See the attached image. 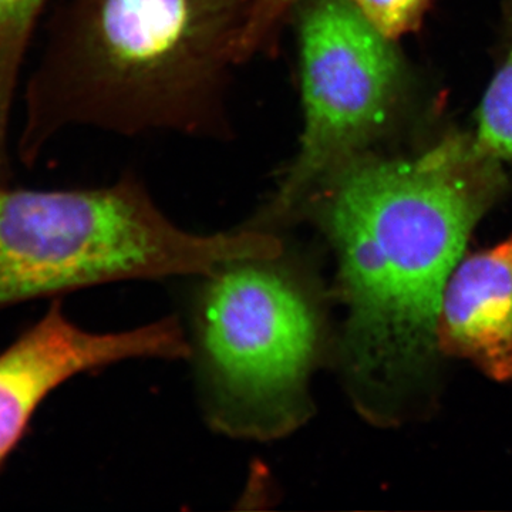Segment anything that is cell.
Listing matches in <instances>:
<instances>
[{"instance_id":"obj_3","label":"cell","mask_w":512,"mask_h":512,"mask_svg":"<svg viewBox=\"0 0 512 512\" xmlns=\"http://www.w3.org/2000/svg\"><path fill=\"white\" fill-rule=\"evenodd\" d=\"M284 251L275 232L252 225L184 231L128 178L100 190L0 188V309L123 279L204 278Z\"/></svg>"},{"instance_id":"obj_11","label":"cell","mask_w":512,"mask_h":512,"mask_svg":"<svg viewBox=\"0 0 512 512\" xmlns=\"http://www.w3.org/2000/svg\"><path fill=\"white\" fill-rule=\"evenodd\" d=\"M373 25L389 39L419 26L429 0H353Z\"/></svg>"},{"instance_id":"obj_2","label":"cell","mask_w":512,"mask_h":512,"mask_svg":"<svg viewBox=\"0 0 512 512\" xmlns=\"http://www.w3.org/2000/svg\"><path fill=\"white\" fill-rule=\"evenodd\" d=\"M252 0H72L29 94L30 154L64 126L228 137Z\"/></svg>"},{"instance_id":"obj_9","label":"cell","mask_w":512,"mask_h":512,"mask_svg":"<svg viewBox=\"0 0 512 512\" xmlns=\"http://www.w3.org/2000/svg\"><path fill=\"white\" fill-rule=\"evenodd\" d=\"M474 146L498 163L512 161V43L481 103Z\"/></svg>"},{"instance_id":"obj_5","label":"cell","mask_w":512,"mask_h":512,"mask_svg":"<svg viewBox=\"0 0 512 512\" xmlns=\"http://www.w3.org/2000/svg\"><path fill=\"white\" fill-rule=\"evenodd\" d=\"M296 12L303 130L295 157L251 224L269 231L296 220L318 185L362 154L386 120L400 76L392 39L353 0H301Z\"/></svg>"},{"instance_id":"obj_6","label":"cell","mask_w":512,"mask_h":512,"mask_svg":"<svg viewBox=\"0 0 512 512\" xmlns=\"http://www.w3.org/2000/svg\"><path fill=\"white\" fill-rule=\"evenodd\" d=\"M191 348L175 319L141 328L94 333L79 328L53 303L36 325L0 352V466L40 403L79 373L127 359H185Z\"/></svg>"},{"instance_id":"obj_7","label":"cell","mask_w":512,"mask_h":512,"mask_svg":"<svg viewBox=\"0 0 512 512\" xmlns=\"http://www.w3.org/2000/svg\"><path fill=\"white\" fill-rule=\"evenodd\" d=\"M439 340L495 380H512V237L456 265L444 289Z\"/></svg>"},{"instance_id":"obj_4","label":"cell","mask_w":512,"mask_h":512,"mask_svg":"<svg viewBox=\"0 0 512 512\" xmlns=\"http://www.w3.org/2000/svg\"><path fill=\"white\" fill-rule=\"evenodd\" d=\"M197 305L202 375L217 429L248 439L291 433L308 414L322 316L295 264L232 262L204 276Z\"/></svg>"},{"instance_id":"obj_1","label":"cell","mask_w":512,"mask_h":512,"mask_svg":"<svg viewBox=\"0 0 512 512\" xmlns=\"http://www.w3.org/2000/svg\"><path fill=\"white\" fill-rule=\"evenodd\" d=\"M504 185L474 140L448 137L410 161L353 157L303 205L339 258L355 382L397 392L429 365L444 289L471 231Z\"/></svg>"},{"instance_id":"obj_8","label":"cell","mask_w":512,"mask_h":512,"mask_svg":"<svg viewBox=\"0 0 512 512\" xmlns=\"http://www.w3.org/2000/svg\"><path fill=\"white\" fill-rule=\"evenodd\" d=\"M46 0H0V181L8 171L6 138L22 57Z\"/></svg>"},{"instance_id":"obj_10","label":"cell","mask_w":512,"mask_h":512,"mask_svg":"<svg viewBox=\"0 0 512 512\" xmlns=\"http://www.w3.org/2000/svg\"><path fill=\"white\" fill-rule=\"evenodd\" d=\"M299 3L301 0H252L241 42L242 62L274 45L279 30L293 16Z\"/></svg>"}]
</instances>
